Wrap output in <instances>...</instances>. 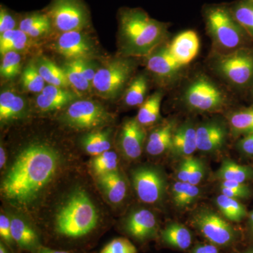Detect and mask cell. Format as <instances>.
Masks as SVG:
<instances>
[{"label":"cell","instance_id":"6da1fadb","mask_svg":"<svg viewBox=\"0 0 253 253\" xmlns=\"http://www.w3.org/2000/svg\"><path fill=\"white\" fill-rule=\"evenodd\" d=\"M59 152L44 142H32L18 153L1 183V194L10 204L31 207L42 195L59 169Z\"/></svg>","mask_w":253,"mask_h":253},{"label":"cell","instance_id":"7a4b0ae2","mask_svg":"<svg viewBox=\"0 0 253 253\" xmlns=\"http://www.w3.org/2000/svg\"><path fill=\"white\" fill-rule=\"evenodd\" d=\"M97 209L85 190H73L61 204L49 232V243L74 248L85 246L99 232Z\"/></svg>","mask_w":253,"mask_h":253},{"label":"cell","instance_id":"3957f363","mask_svg":"<svg viewBox=\"0 0 253 253\" xmlns=\"http://www.w3.org/2000/svg\"><path fill=\"white\" fill-rule=\"evenodd\" d=\"M120 51L124 57H141L168 41L169 26L140 8H123L118 14Z\"/></svg>","mask_w":253,"mask_h":253},{"label":"cell","instance_id":"277c9868","mask_svg":"<svg viewBox=\"0 0 253 253\" xmlns=\"http://www.w3.org/2000/svg\"><path fill=\"white\" fill-rule=\"evenodd\" d=\"M202 15L212 51L224 54L253 46L252 40L236 21L229 4H206Z\"/></svg>","mask_w":253,"mask_h":253},{"label":"cell","instance_id":"5b68a950","mask_svg":"<svg viewBox=\"0 0 253 253\" xmlns=\"http://www.w3.org/2000/svg\"><path fill=\"white\" fill-rule=\"evenodd\" d=\"M180 99L189 111L199 113H219L231 103L229 93L202 72L196 73L186 83Z\"/></svg>","mask_w":253,"mask_h":253},{"label":"cell","instance_id":"8992f818","mask_svg":"<svg viewBox=\"0 0 253 253\" xmlns=\"http://www.w3.org/2000/svg\"><path fill=\"white\" fill-rule=\"evenodd\" d=\"M209 66L218 78L235 90H249L253 84V46L229 53L211 52Z\"/></svg>","mask_w":253,"mask_h":253},{"label":"cell","instance_id":"52a82bcc","mask_svg":"<svg viewBox=\"0 0 253 253\" xmlns=\"http://www.w3.org/2000/svg\"><path fill=\"white\" fill-rule=\"evenodd\" d=\"M136 63L134 58H118L99 68L92 83L98 96L106 99H116L132 79Z\"/></svg>","mask_w":253,"mask_h":253},{"label":"cell","instance_id":"ba28073f","mask_svg":"<svg viewBox=\"0 0 253 253\" xmlns=\"http://www.w3.org/2000/svg\"><path fill=\"white\" fill-rule=\"evenodd\" d=\"M113 118L102 104L89 99H78L68 106L61 116L66 126L76 130H91L107 126Z\"/></svg>","mask_w":253,"mask_h":253},{"label":"cell","instance_id":"9c48e42d","mask_svg":"<svg viewBox=\"0 0 253 253\" xmlns=\"http://www.w3.org/2000/svg\"><path fill=\"white\" fill-rule=\"evenodd\" d=\"M146 57V67L161 89L176 86L184 78L187 66H182L173 56L169 42L163 43Z\"/></svg>","mask_w":253,"mask_h":253},{"label":"cell","instance_id":"30bf717a","mask_svg":"<svg viewBox=\"0 0 253 253\" xmlns=\"http://www.w3.org/2000/svg\"><path fill=\"white\" fill-rule=\"evenodd\" d=\"M44 13L52 27L62 33L83 31L90 23L89 11L82 0H52Z\"/></svg>","mask_w":253,"mask_h":253},{"label":"cell","instance_id":"8fae6325","mask_svg":"<svg viewBox=\"0 0 253 253\" xmlns=\"http://www.w3.org/2000/svg\"><path fill=\"white\" fill-rule=\"evenodd\" d=\"M191 222L214 246H229L236 239L235 230L232 226L212 211H200L195 214Z\"/></svg>","mask_w":253,"mask_h":253},{"label":"cell","instance_id":"7c38bea8","mask_svg":"<svg viewBox=\"0 0 253 253\" xmlns=\"http://www.w3.org/2000/svg\"><path fill=\"white\" fill-rule=\"evenodd\" d=\"M131 181L138 198L147 204H157L165 197L166 181L159 169L141 167L131 173Z\"/></svg>","mask_w":253,"mask_h":253},{"label":"cell","instance_id":"4fadbf2b","mask_svg":"<svg viewBox=\"0 0 253 253\" xmlns=\"http://www.w3.org/2000/svg\"><path fill=\"white\" fill-rule=\"evenodd\" d=\"M229 134L226 119L217 117L201 123L196 127L197 151L206 154L220 151L225 146Z\"/></svg>","mask_w":253,"mask_h":253},{"label":"cell","instance_id":"5bb4252c","mask_svg":"<svg viewBox=\"0 0 253 253\" xmlns=\"http://www.w3.org/2000/svg\"><path fill=\"white\" fill-rule=\"evenodd\" d=\"M123 230L135 241L145 244L158 235V222L156 215L146 209L131 212L123 223Z\"/></svg>","mask_w":253,"mask_h":253},{"label":"cell","instance_id":"9a60e30c","mask_svg":"<svg viewBox=\"0 0 253 253\" xmlns=\"http://www.w3.org/2000/svg\"><path fill=\"white\" fill-rule=\"evenodd\" d=\"M11 233L20 252H33L44 245L41 231L31 221L21 215L11 214Z\"/></svg>","mask_w":253,"mask_h":253},{"label":"cell","instance_id":"2e32d148","mask_svg":"<svg viewBox=\"0 0 253 253\" xmlns=\"http://www.w3.org/2000/svg\"><path fill=\"white\" fill-rule=\"evenodd\" d=\"M146 139V129L136 118L126 120L123 123L120 133L119 144L126 158L135 160L140 157Z\"/></svg>","mask_w":253,"mask_h":253},{"label":"cell","instance_id":"e0dca14e","mask_svg":"<svg viewBox=\"0 0 253 253\" xmlns=\"http://www.w3.org/2000/svg\"><path fill=\"white\" fill-rule=\"evenodd\" d=\"M55 47L60 54L70 61L86 59L94 51L92 43L83 31L62 33Z\"/></svg>","mask_w":253,"mask_h":253},{"label":"cell","instance_id":"ac0fdd59","mask_svg":"<svg viewBox=\"0 0 253 253\" xmlns=\"http://www.w3.org/2000/svg\"><path fill=\"white\" fill-rule=\"evenodd\" d=\"M200 38L192 30L183 31L169 42L171 53L182 66H188L192 62L200 51Z\"/></svg>","mask_w":253,"mask_h":253},{"label":"cell","instance_id":"d6986e66","mask_svg":"<svg viewBox=\"0 0 253 253\" xmlns=\"http://www.w3.org/2000/svg\"><path fill=\"white\" fill-rule=\"evenodd\" d=\"M79 99L78 93L66 88L45 86L36 98V106L42 112H50L67 107Z\"/></svg>","mask_w":253,"mask_h":253},{"label":"cell","instance_id":"ffe728a7","mask_svg":"<svg viewBox=\"0 0 253 253\" xmlns=\"http://www.w3.org/2000/svg\"><path fill=\"white\" fill-rule=\"evenodd\" d=\"M176 126L175 120L170 119L156 126L146 139V152L151 156H160L170 151L173 134Z\"/></svg>","mask_w":253,"mask_h":253},{"label":"cell","instance_id":"44dd1931","mask_svg":"<svg viewBox=\"0 0 253 253\" xmlns=\"http://www.w3.org/2000/svg\"><path fill=\"white\" fill-rule=\"evenodd\" d=\"M196 127L191 121L177 125L172 136L170 152L179 157H189L197 151Z\"/></svg>","mask_w":253,"mask_h":253},{"label":"cell","instance_id":"7402d4cb","mask_svg":"<svg viewBox=\"0 0 253 253\" xmlns=\"http://www.w3.org/2000/svg\"><path fill=\"white\" fill-rule=\"evenodd\" d=\"M28 106L26 100L16 92L5 90L0 94V122L1 126L26 117Z\"/></svg>","mask_w":253,"mask_h":253},{"label":"cell","instance_id":"603a6c76","mask_svg":"<svg viewBox=\"0 0 253 253\" xmlns=\"http://www.w3.org/2000/svg\"><path fill=\"white\" fill-rule=\"evenodd\" d=\"M98 183L105 196L113 204H120L126 199L127 186L126 179L119 171L97 176Z\"/></svg>","mask_w":253,"mask_h":253},{"label":"cell","instance_id":"cb8c5ba5","mask_svg":"<svg viewBox=\"0 0 253 253\" xmlns=\"http://www.w3.org/2000/svg\"><path fill=\"white\" fill-rule=\"evenodd\" d=\"M231 135L244 136L253 133V105L235 110L226 116Z\"/></svg>","mask_w":253,"mask_h":253},{"label":"cell","instance_id":"d4e9b609","mask_svg":"<svg viewBox=\"0 0 253 253\" xmlns=\"http://www.w3.org/2000/svg\"><path fill=\"white\" fill-rule=\"evenodd\" d=\"M164 91L160 89L146 98L144 104L139 107L136 119L141 126H153L161 120V107Z\"/></svg>","mask_w":253,"mask_h":253},{"label":"cell","instance_id":"484cf974","mask_svg":"<svg viewBox=\"0 0 253 253\" xmlns=\"http://www.w3.org/2000/svg\"><path fill=\"white\" fill-rule=\"evenodd\" d=\"M149 77L146 73L136 75L129 82L123 94V101L128 107H140L146 99Z\"/></svg>","mask_w":253,"mask_h":253},{"label":"cell","instance_id":"4316f807","mask_svg":"<svg viewBox=\"0 0 253 253\" xmlns=\"http://www.w3.org/2000/svg\"><path fill=\"white\" fill-rule=\"evenodd\" d=\"M161 238L164 244L179 250L189 249L192 243V236L189 229L176 222L168 224L161 231Z\"/></svg>","mask_w":253,"mask_h":253},{"label":"cell","instance_id":"83f0119b","mask_svg":"<svg viewBox=\"0 0 253 253\" xmlns=\"http://www.w3.org/2000/svg\"><path fill=\"white\" fill-rule=\"evenodd\" d=\"M221 181H232L244 183L253 179V168L238 164L231 160H224L220 168L214 174Z\"/></svg>","mask_w":253,"mask_h":253},{"label":"cell","instance_id":"f1b7e54d","mask_svg":"<svg viewBox=\"0 0 253 253\" xmlns=\"http://www.w3.org/2000/svg\"><path fill=\"white\" fill-rule=\"evenodd\" d=\"M39 72L42 77L49 85L67 88L71 86L69 84L63 68L44 56H42L36 62Z\"/></svg>","mask_w":253,"mask_h":253},{"label":"cell","instance_id":"f546056e","mask_svg":"<svg viewBox=\"0 0 253 253\" xmlns=\"http://www.w3.org/2000/svg\"><path fill=\"white\" fill-rule=\"evenodd\" d=\"M110 134V130L91 131L82 138V146L91 156L103 154L111 149Z\"/></svg>","mask_w":253,"mask_h":253},{"label":"cell","instance_id":"4dcf8cb0","mask_svg":"<svg viewBox=\"0 0 253 253\" xmlns=\"http://www.w3.org/2000/svg\"><path fill=\"white\" fill-rule=\"evenodd\" d=\"M201 190L197 186L189 182L178 181L174 183L172 189L173 203L176 208L184 209L191 206L199 199Z\"/></svg>","mask_w":253,"mask_h":253},{"label":"cell","instance_id":"1f68e13d","mask_svg":"<svg viewBox=\"0 0 253 253\" xmlns=\"http://www.w3.org/2000/svg\"><path fill=\"white\" fill-rule=\"evenodd\" d=\"M30 37L18 29L11 30L0 34V53L3 56L9 51H20L27 49Z\"/></svg>","mask_w":253,"mask_h":253},{"label":"cell","instance_id":"d6a6232c","mask_svg":"<svg viewBox=\"0 0 253 253\" xmlns=\"http://www.w3.org/2000/svg\"><path fill=\"white\" fill-rule=\"evenodd\" d=\"M229 6L236 21L253 42V3L249 0H237Z\"/></svg>","mask_w":253,"mask_h":253},{"label":"cell","instance_id":"836d02e7","mask_svg":"<svg viewBox=\"0 0 253 253\" xmlns=\"http://www.w3.org/2000/svg\"><path fill=\"white\" fill-rule=\"evenodd\" d=\"M216 204L221 214L229 221L239 222L247 216L246 207L237 199L221 194L216 199Z\"/></svg>","mask_w":253,"mask_h":253},{"label":"cell","instance_id":"e575fe53","mask_svg":"<svg viewBox=\"0 0 253 253\" xmlns=\"http://www.w3.org/2000/svg\"><path fill=\"white\" fill-rule=\"evenodd\" d=\"M21 84L26 90L31 92L41 93L45 87L46 82L42 77L34 61H31L23 70Z\"/></svg>","mask_w":253,"mask_h":253},{"label":"cell","instance_id":"d590c367","mask_svg":"<svg viewBox=\"0 0 253 253\" xmlns=\"http://www.w3.org/2000/svg\"><path fill=\"white\" fill-rule=\"evenodd\" d=\"M91 168L96 176L118 170V155L114 151L109 150L94 156L91 161Z\"/></svg>","mask_w":253,"mask_h":253},{"label":"cell","instance_id":"8d00e7d4","mask_svg":"<svg viewBox=\"0 0 253 253\" xmlns=\"http://www.w3.org/2000/svg\"><path fill=\"white\" fill-rule=\"evenodd\" d=\"M62 68L70 85L77 92L89 91L92 88L91 83L86 79L73 60L65 63Z\"/></svg>","mask_w":253,"mask_h":253},{"label":"cell","instance_id":"74e56055","mask_svg":"<svg viewBox=\"0 0 253 253\" xmlns=\"http://www.w3.org/2000/svg\"><path fill=\"white\" fill-rule=\"evenodd\" d=\"M21 56L17 51H9L3 55L0 66L1 77L11 81L18 76L21 71Z\"/></svg>","mask_w":253,"mask_h":253},{"label":"cell","instance_id":"f35d334b","mask_svg":"<svg viewBox=\"0 0 253 253\" xmlns=\"http://www.w3.org/2000/svg\"><path fill=\"white\" fill-rule=\"evenodd\" d=\"M0 239L13 253H21L11 233L9 214L6 213L1 212L0 214Z\"/></svg>","mask_w":253,"mask_h":253},{"label":"cell","instance_id":"ab89813d","mask_svg":"<svg viewBox=\"0 0 253 253\" xmlns=\"http://www.w3.org/2000/svg\"><path fill=\"white\" fill-rule=\"evenodd\" d=\"M99 253H137V250L129 240L117 238L106 244Z\"/></svg>","mask_w":253,"mask_h":253},{"label":"cell","instance_id":"60d3db41","mask_svg":"<svg viewBox=\"0 0 253 253\" xmlns=\"http://www.w3.org/2000/svg\"><path fill=\"white\" fill-rule=\"evenodd\" d=\"M206 168L205 163L199 158L193 157L191 172L188 182L193 185L198 186L206 175Z\"/></svg>","mask_w":253,"mask_h":253},{"label":"cell","instance_id":"b9f144b4","mask_svg":"<svg viewBox=\"0 0 253 253\" xmlns=\"http://www.w3.org/2000/svg\"><path fill=\"white\" fill-rule=\"evenodd\" d=\"M73 61L76 62L78 67L81 70V72L84 75L86 79L87 80V81L91 83V85H92L95 75H96L98 69H99V68L96 67V65L95 64L93 61H91V60H89V58L73 60Z\"/></svg>","mask_w":253,"mask_h":253},{"label":"cell","instance_id":"7bdbcfd3","mask_svg":"<svg viewBox=\"0 0 253 253\" xmlns=\"http://www.w3.org/2000/svg\"><path fill=\"white\" fill-rule=\"evenodd\" d=\"M47 15L44 12L32 13V14L26 15L20 21L19 29L25 33H27L33 26L44 21Z\"/></svg>","mask_w":253,"mask_h":253},{"label":"cell","instance_id":"ee69618b","mask_svg":"<svg viewBox=\"0 0 253 253\" xmlns=\"http://www.w3.org/2000/svg\"><path fill=\"white\" fill-rule=\"evenodd\" d=\"M16 19L14 15L4 6L0 9V34L8 31L16 29Z\"/></svg>","mask_w":253,"mask_h":253},{"label":"cell","instance_id":"f6af8a7d","mask_svg":"<svg viewBox=\"0 0 253 253\" xmlns=\"http://www.w3.org/2000/svg\"><path fill=\"white\" fill-rule=\"evenodd\" d=\"M221 194L234 199H249L252 195V191L249 186L240 189H231V188L220 186Z\"/></svg>","mask_w":253,"mask_h":253},{"label":"cell","instance_id":"bcb514c9","mask_svg":"<svg viewBox=\"0 0 253 253\" xmlns=\"http://www.w3.org/2000/svg\"><path fill=\"white\" fill-rule=\"evenodd\" d=\"M51 28H52V24L49 16H47L44 21L33 26L26 34L31 38H39L49 33Z\"/></svg>","mask_w":253,"mask_h":253},{"label":"cell","instance_id":"7dc6e473","mask_svg":"<svg viewBox=\"0 0 253 253\" xmlns=\"http://www.w3.org/2000/svg\"><path fill=\"white\" fill-rule=\"evenodd\" d=\"M193 156H189L183 158L182 161L179 163L176 171V177L178 180L183 182H188L191 172V164H192Z\"/></svg>","mask_w":253,"mask_h":253},{"label":"cell","instance_id":"c3c4849f","mask_svg":"<svg viewBox=\"0 0 253 253\" xmlns=\"http://www.w3.org/2000/svg\"><path fill=\"white\" fill-rule=\"evenodd\" d=\"M236 147L243 154L253 156V133L242 136L238 141Z\"/></svg>","mask_w":253,"mask_h":253},{"label":"cell","instance_id":"681fc988","mask_svg":"<svg viewBox=\"0 0 253 253\" xmlns=\"http://www.w3.org/2000/svg\"><path fill=\"white\" fill-rule=\"evenodd\" d=\"M30 253H85L83 251H80L78 250H65L54 249L49 246L42 245L41 247L38 248L36 251Z\"/></svg>","mask_w":253,"mask_h":253},{"label":"cell","instance_id":"f907efd6","mask_svg":"<svg viewBox=\"0 0 253 253\" xmlns=\"http://www.w3.org/2000/svg\"><path fill=\"white\" fill-rule=\"evenodd\" d=\"M190 253H219V250L213 244H200Z\"/></svg>","mask_w":253,"mask_h":253},{"label":"cell","instance_id":"816d5d0a","mask_svg":"<svg viewBox=\"0 0 253 253\" xmlns=\"http://www.w3.org/2000/svg\"><path fill=\"white\" fill-rule=\"evenodd\" d=\"M6 160V152H5L4 148L3 147L2 145H1V147H0V168L1 169H3L5 168Z\"/></svg>","mask_w":253,"mask_h":253},{"label":"cell","instance_id":"f5cc1de1","mask_svg":"<svg viewBox=\"0 0 253 253\" xmlns=\"http://www.w3.org/2000/svg\"><path fill=\"white\" fill-rule=\"evenodd\" d=\"M0 253H14L2 242L0 241Z\"/></svg>","mask_w":253,"mask_h":253},{"label":"cell","instance_id":"db71d44e","mask_svg":"<svg viewBox=\"0 0 253 253\" xmlns=\"http://www.w3.org/2000/svg\"><path fill=\"white\" fill-rule=\"evenodd\" d=\"M249 225L251 226V230L253 229V211L250 214L249 216Z\"/></svg>","mask_w":253,"mask_h":253},{"label":"cell","instance_id":"11a10c76","mask_svg":"<svg viewBox=\"0 0 253 253\" xmlns=\"http://www.w3.org/2000/svg\"><path fill=\"white\" fill-rule=\"evenodd\" d=\"M250 92H251V95L252 96V97L253 98V84L252 86H251V89H250Z\"/></svg>","mask_w":253,"mask_h":253},{"label":"cell","instance_id":"9f6ffc18","mask_svg":"<svg viewBox=\"0 0 253 253\" xmlns=\"http://www.w3.org/2000/svg\"><path fill=\"white\" fill-rule=\"evenodd\" d=\"M247 253H253V251H250V252Z\"/></svg>","mask_w":253,"mask_h":253},{"label":"cell","instance_id":"6f0895ef","mask_svg":"<svg viewBox=\"0 0 253 253\" xmlns=\"http://www.w3.org/2000/svg\"><path fill=\"white\" fill-rule=\"evenodd\" d=\"M249 1H251V2L253 3V0H249Z\"/></svg>","mask_w":253,"mask_h":253},{"label":"cell","instance_id":"680465c9","mask_svg":"<svg viewBox=\"0 0 253 253\" xmlns=\"http://www.w3.org/2000/svg\"><path fill=\"white\" fill-rule=\"evenodd\" d=\"M252 231H253V229Z\"/></svg>","mask_w":253,"mask_h":253}]
</instances>
